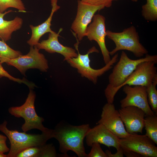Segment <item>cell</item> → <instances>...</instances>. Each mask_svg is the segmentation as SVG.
Masks as SVG:
<instances>
[{
  "label": "cell",
  "mask_w": 157,
  "mask_h": 157,
  "mask_svg": "<svg viewBox=\"0 0 157 157\" xmlns=\"http://www.w3.org/2000/svg\"><path fill=\"white\" fill-rule=\"evenodd\" d=\"M90 128L88 124L78 126L57 125L52 129V138L56 139L59 144V150L64 155L72 151L79 157H87L83 141Z\"/></svg>",
  "instance_id": "6da1fadb"
},
{
  "label": "cell",
  "mask_w": 157,
  "mask_h": 157,
  "mask_svg": "<svg viewBox=\"0 0 157 157\" xmlns=\"http://www.w3.org/2000/svg\"><path fill=\"white\" fill-rule=\"evenodd\" d=\"M149 61L157 63V55L147 54L144 58L133 60L130 58L125 52L122 51L119 61L114 67L112 72L108 76L109 83L104 90L107 103H113L117 88L125 81L140 63Z\"/></svg>",
  "instance_id": "7a4b0ae2"
},
{
  "label": "cell",
  "mask_w": 157,
  "mask_h": 157,
  "mask_svg": "<svg viewBox=\"0 0 157 157\" xmlns=\"http://www.w3.org/2000/svg\"><path fill=\"white\" fill-rule=\"evenodd\" d=\"M7 122L4 121L0 124V131L3 133L10 141V148L7 157H15L20 152L27 148L40 146L46 144L49 139L52 138V129L48 133L41 134H28L16 130H10L7 127Z\"/></svg>",
  "instance_id": "3957f363"
},
{
  "label": "cell",
  "mask_w": 157,
  "mask_h": 157,
  "mask_svg": "<svg viewBox=\"0 0 157 157\" xmlns=\"http://www.w3.org/2000/svg\"><path fill=\"white\" fill-rule=\"evenodd\" d=\"M76 43L74 47L78 52L77 56L67 59L66 61L72 67L76 69L77 72L82 77L88 79L94 84L97 82L98 78L110 70L118 59V53L115 54L110 61L102 67L98 69L92 68L90 65V60L89 55L93 53H99V50L95 46L90 49L85 54H80L78 51L79 41L76 38Z\"/></svg>",
  "instance_id": "277c9868"
},
{
  "label": "cell",
  "mask_w": 157,
  "mask_h": 157,
  "mask_svg": "<svg viewBox=\"0 0 157 157\" xmlns=\"http://www.w3.org/2000/svg\"><path fill=\"white\" fill-rule=\"evenodd\" d=\"M106 36L115 43V47L109 52L113 56L120 50H126L132 52L137 57L140 58L148 51L140 42L139 37L134 26L125 28L120 32L106 31Z\"/></svg>",
  "instance_id": "5b68a950"
},
{
  "label": "cell",
  "mask_w": 157,
  "mask_h": 157,
  "mask_svg": "<svg viewBox=\"0 0 157 157\" xmlns=\"http://www.w3.org/2000/svg\"><path fill=\"white\" fill-rule=\"evenodd\" d=\"M36 97L35 93L31 89L25 103L19 106L12 107L8 110L9 113L17 117H21L24 120V123L21 127L24 132L33 129H37L42 132L48 133L52 129L44 126L42 117L38 116L35 111L34 102Z\"/></svg>",
  "instance_id": "8992f818"
},
{
  "label": "cell",
  "mask_w": 157,
  "mask_h": 157,
  "mask_svg": "<svg viewBox=\"0 0 157 157\" xmlns=\"http://www.w3.org/2000/svg\"><path fill=\"white\" fill-rule=\"evenodd\" d=\"M39 50L35 46H31L27 54L7 60L5 63L14 67L24 75L26 71L31 68L37 69L42 72H46L49 68L48 61L44 54L39 52Z\"/></svg>",
  "instance_id": "52a82bcc"
},
{
  "label": "cell",
  "mask_w": 157,
  "mask_h": 157,
  "mask_svg": "<svg viewBox=\"0 0 157 157\" xmlns=\"http://www.w3.org/2000/svg\"><path fill=\"white\" fill-rule=\"evenodd\" d=\"M119 142L122 148L135 152L142 156L157 157L155 144L145 135L130 134L126 138H119Z\"/></svg>",
  "instance_id": "ba28073f"
},
{
  "label": "cell",
  "mask_w": 157,
  "mask_h": 157,
  "mask_svg": "<svg viewBox=\"0 0 157 157\" xmlns=\"http://www.w3.org/2000/svg\"><path fill=\"white\" fill-rule=\"evenodd\" d=\"M105 8L104 6H94L78 0L77 13L71 28L79 41L85 36L86 29L95 13Z\"/></svg>",
  "instance_id": "9c48e42d"
},
{
  "label": "cell",
  "mask_w": 157,
  "mask_h": 157,
  "mask_svg": "<svg viewBox=\"0 0 157 157\" xmlns=\"http://www.w3.org/2000/svg\"><path fill=\"white\" fill-rule=\"evenodd\" d=\"M157 63L146 61L140 63L135 69L116 90V92L126 85L147 87L157 80Z\"/></svg>",
  "instance_id": "30bf717a"
},
{
  "label": "cell",
  "mask_w": 157,
  "mask_h": 157,
  "mask_svg": "<svg viewBox=\"0 0 157 157\" xmlns=\"http://www.w3.org/2000/svg\"><path fill=\"white\" fill-rule=\"evenodd\" d=\"M123 87V91L126 96L120 101L121 108L129 106H135L141 109L144 112L145 116L155 114L149 104L146 87H132L126 85Z\"/></svg>",
  "instance_id": "8fae6325"
},
{
  "label": "cell",
  "mask_w": 157,
  "mask_h": 157,
  "mask_svg": "<svg viewBox=\"0 0 157 157\" xmlns=\"http://www.w3.org/2000/svg\"><path fill=\"white\" fill-rule=\"evenodd\" d=\"M92 22L87 27L85 36L90 41L96 42L100 49L105 64L111 60L109 51L106 47L105 38L106 36L105 17L100 14L94 15Z\"/></svg>",
  "instance_id": "7c38bea8"
},
{
  "label": "cell",
  "mask_w": 157,
  "mask_h": 157,
  "mask_svg": "<svg viewBox=\"0 0 157 157\" xmlns=\"http://www.w3.org/2000/svg\"><path fill=\"white\" fill-rule=\"evenodd\" d=\"M98 124L104 125L119 138H126L131 134L126 131L119 112L113 103H107L104 106L101 119L97 123Z\"/></svg>",
  "instance_id": "4fadbf2b"
},
{
  "label": "cell",
  "mask_w": 157,
  "mask_h": 157,
  "mask_svg": "<svg viewBox=\"0 0 157 157\" xmlns=\"http://www.w3.org/2000/svg\"><path fill=\"white\" fill-rule=\"evenodd\" d=\"M118 111L128 133L132 134L142 133L146 115L141 109L136 106H129L121 108Z\"/></svg>",
  "instance_id": "5bb4252c"
},
{
  "label": "cell",
  "mask_w": 157,
  "mask_h": 157,
  "mask_svg": "<svg viewBox=\"0 0 157 157\" xmlns=\"http://www.w3.org/2000/svg\"><path fill=\"white\" fill-rule=\"evenodd\" d=\"M85 138L86 144L89 147H91L94 143H98L108 147H114L117 150L121 147L119 142V138L101 124L90 128Z\"/></svg>",
  "instance_id": "9a60e30c"
},
{
  "label": "cell",
  "mask_w": 157,
  "mask_h": 157,
  "mask_svg": "<svg viewBox=\"0 0 157 157\" xmlns=\"http://www.w3.org/2000/svg\"><path fill=\"white\" fill-rule=\"evenodd\" d=\"M63 29L60 28L57 33L53 31L49 33L48 38L38 42L35 46L39 49H43L49 53H57L63 55L64 60L76 57L78 53L72 48L64 46L60 44L58 40L59 34Z\"/></svg>",
  "instance_id": "2e32d148"
},
{
  "label": "cell",
  "mask_w": 157,
  "mask_h": 157,
  "mask_svg": "<svg viewBox=\"0 0 157 157\" xmlns=\"http://www.w3.org/2000/svg\"><path fill=\"white\" fill-rule=\"evenodd\" d=\"M58 0H51L52 9L51 14L47 19L44 22L37 26L30 25L31 35L27 43L31 46L36 45L40 39L44 34L47 33H51L53 31L51 28V22L54 13L59 9L60 7L58 5Z\"/></svg>",
  "instance_id": "e0dca14e"
},
{
  "label": "cell",
  "mask_w": 157,
  "mask_h": 157,
  "mask_svg": "<svg viewBox=\"0 0 157 157\" xmlns=\"http://www.w3.org/2000/svg\"><path fill=\"white\" fill-rule=\"evenodd\" d=\"M13 12L12 10L0 13V38L5 42L11 38L12 33L20 29L23 23L22 19L18 17L10 21L5 20L4 16L8 13Z\"/></svg>",
  "instance_id": "ac0fdd59"
},
{
  "label": "cell",
  "mask_w": 157,
  "mask_h": 157,
  "mask_svg": "<svg viewBox=\"0 0 157 157\" xmlns=\"http://www.w3.org/2000/svg\"><path fill=\"white\" fill-rule=\"evenodd\" d=\"M144 119V127L146 130L145 135L157 144V116H145Z\"/></svg>",
  "instance_id": "d6986e66"
},
{
  "label": "cell",
  "mask_w": 157,
  "mask_h": 157,
  "mask_svg": "<svg viewBox=\"0 0 157 157\" xmlns=\"http://www.w3.org/2000/svg\"><path fill=\"white\" fill-rule=\"evenodd\" d=\"M146 1L142 6V15L147 21H155L157 20V0Z\"/></svg>",
  "instance_id": "ffe728a7"
},
{
  "label": "cell",
  "mask_w": 157,
  "mask_h": 157,
  "mask_svg": "<svg viewBox=\"0 0 157 157\" xmlns=\"http://www.w3.org/2000/svg\"><path fill=\"white\" fill-rule=\"evenodd\" d=\"M22 55L20 51L14 50L5 42L0 40V62L1 64L7 60L16 58Z\"/></svg>",
  "instance_id": "44dd1931"
},
{
  "label": "cell",
  "mask_w": 157,
  "mask_h": 157,
  "mask_svg": "<svg viewBox=\"0 0 157 157\" xmlns=\"http://www.w3.org/2000/svg\"><path fill=\"white\" fill-rule=\"evenodd\" d=\"M157 80L153 82L151 84L146 87L148 101L151 109L157 115V90L156 85Z\"/></svg>",
  "instance_id": "7402d4cb"
},
{
  "label": "cell",
  "mask_w": 157,
  "mask_h": 157,
  "mask_svg": "<svg viewBox=\"0 0 157 157\" xmlns=\"http://www.w3.org/2000/svg\"><path fill=\"white\" fill-rule=\"evenodd\" d=\"M9 8H16L21 12H26L22 0H0V13H3Z\"/></svg>",
  "instance_id": "603a6c76"
},
{
  "label": "cell",
  "mask_w": 157,
  "mask_h": 157,
  "mask_svg": "<svg viewBox=\"0 0 157 157\" xmlns=\"http://www.w3.org/2000/svg\"><path fill=\"white\" fill-rule=\"evenodd\" d=\"M41 146L26 148L18 153L15 157H40Z\"/></svg>",
  "instance_id": "cb8c5ba5"
},
{
  "label": "cell",
  "mask_w": 157,
  "mask_h": 157,
  "mask_svg": "<svg viewBox=\"0 0 157 157\" xmlns=\"http://www.w3.org/2000/svg\"><path fill=\"white\" fill-rule=\"evenodd\" d=\"M1 63L0 62V78L5 77L10 80L17 82L19 83H23L28 86L30 89H32L35 86L34 83L27 81L25 79H21L15 78L10 75L3 67Z\"/></svg>",
  "instance_id": "d4e9b609"
},
{
  "label": "cell",
  "mask_w": 157,
  "mask_h": 157,
  "mask_svg": "<svg viewBox=\"0 0 157 157\" xmlns=\"http://www.w3.org/2000/svg\"><path fill=\"white\" fill-rule=\"evenodd\" d=\"M57 156L55 148L53 144H45L41 146L40 157H55Z\"/></svg>",
  "instance_id": "484cf974"
},
{
  "label": "cell",
  "mask_w": 157,
  "mask_h": 157,
  "mask_svg": "<svg viewBox=\"0 0 157 157\" xmlns=\"http://www.w3.org/2000/svg\"><path fill=\"white\" fill-rule=\"evenodd\" d=\"M91 147V150L88 154L87 157H107L105 152L101 148L100 144L94 143Z\"/></svg>",
  "instance_id": "4316f807"
},
{
  "label": "cell",
  "mask_w": 157,
  "mask_h": 157,
  "mask_svg": "<svg viewBox=\"0 0 157 157\" xmlns=\"http://www.w3.org/2000/svg\"><path fill=\"white\" fill-rule=\"evenodd\" d=\"M85 3L95 6H104L105 7H110L112 5L111 0H80Z\"/></svg>",
  "instance_id": "83f0119b"
},
{
  "label": "cell",
  "mask_w": 157,
  "mask_h": 157,
  "mask_svg": "<svg viewBox=\"0 0 157 157\" xmlns=\"http://www.w3.org/2000/svg\"><path fill=\"white\" fill-rule=\"evenodd\" d=\"M105 153L107 157H123L124 154L122 148H120L117 150V152L115 154H111L110 151L108 150L106 151Z\"/></svg>",
  "instance_id": "f1b7e54d"
},
{
  "label": "cell",
  "mask_w": 157,
  "mask_h": 157,
  "mask_svg": "<svg viewBox=\"0 0 157 157\" xmlns=\"http://www.w3.org/2000/svg\"><path fill=\"white\" fill-rule=\"evenodd\" d=\"M6 140H0V152L5 153L9 152L10 149L7 146Z\"/></svg>",
  "instance_id": "f546056e"
},
{
  "label": "cell",
  "mask_w": 157,
  "mask_h": 157,
  "mask_svg": "<svg viewBox=\"0 0 157 157\" xmlns=\"http://www.w3.org/2000/svg\"><path fill=\"white\" fill-rule=\"evenodd\" d=\"M122 149L124 154L127 157H140L141 156H142L141 155L135 152L123 148H122Z\"/></svg>",
  "instance_id": "4dcf8cb0"
},
{
  "label": "cell",
  "mask_w": 157,
  "mask_h": 157,
  "mask_svg": "<svg viewBox=\"0 0 157 157\" xmlns=\"http://www.w3.org/2000/svg\"><path fill=\"white\" fill-rule=\"evenodd\" d=\"M7 137L5 135L0 134V140H6Z\"/></svg>",
  "instance_id": "1f68e13d"
},
{
  "label": "cell",
  "mask_w": 157,
  "mask_h": 157,
  "mask_svg": "<svg viewBox=\"0 0 157 157\" xmlns=\"http://www.w3.org/2000/svg\"><path fill=\"white\" fill-rule=\"evenodd\" d=\"M0 157H7V155L4 154L3 153L0 152Z\"/></svg>",
  "instance_id": "d6a6232c"
},
{
  "label": "cell",
  "mask_w": 157,
  "mask_h": 157,
  "mask_svg": "<svg viewBox=\"0 0 157 157\" xmlns=\"http://www.w3.org/2000/svg\"><path fill=\"white\" fill-rule=\"evenodd\" d=\"M112 1H117L118 0H111ZM131 1L133 2H137L138 1V0H131Z\"/></svg>",
  "instance_id": "836d02e7"
}]
</instances>
